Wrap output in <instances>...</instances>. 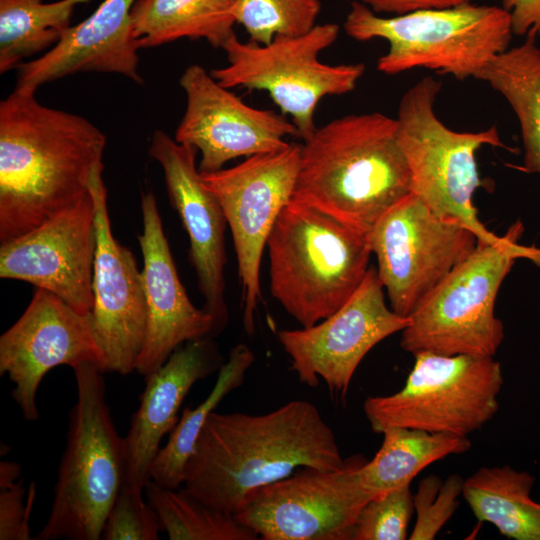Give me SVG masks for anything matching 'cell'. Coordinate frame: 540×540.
I'll return each mask as SVG.
<instances>
[{
    "label": "cell",
    "mask_w": 540,
    "mask_h": 540,
    "mask_svg": "<svg viewBox=\"0 0 540 540\" xmlns=\"http://www.w3.org/2000/svg\"><path fill=\"white\" fill-rule=\"evenodd\" d=\"M104 133L15 88L0 102V242L74 207L103 168Z\"/></svg>",
    "instance_id": "cell-1"
},
{
    "label": "cell",
    "mask_w": 540,
    "mask_h": 540,
    "mask_svg": "<svg viewBox=\"0 0 540 540\" xmlns=\"http://www.w3.org/2000/svg\"><path fill=\"white\" fill-rule=\"evenodd\" d=\"M336 436L319 409L292 400L265 414L212 412L186 463L184 488L235 515L250 492L303 467H343Z\"/></svg>",
    "instance_id": "cell-2"
},
{
    "label": "cell",
    "mask_w": 540,
    "mask_h": 540,
    "mask_svg": "<svg viewBox=\"0 0 540 540\" xmlns=\"http://www.w3.org/2000/svg\"><path fill=\"white\" fill-rule=\"evenodd\" d=\"M303 141L293 201L368 235L412 193L396 118L380 112L346 115Z\"/></svg>",
    "instance_id": "cell-3"
},
{
    "label": "cell",
    "mask_w": 540,
    "mask_h": 540,
    "mask_svg": "<svg viewBox=\"0 0 540 540\" xmlns=\"http://www.w3.org/2000/svg\"><path fill=\"white\" fill-rule=\"evenodd\" d=\"M272 296L302 327L336 312L363 281L368 235L291 200L267 240Z\"/></svg>",
    "instance_id": "cell-4"
},
{
    "label": "cell",
    "mask_w": 540,
    "mask_h": 540,
    "mask_svg": "<svg viewBox=\"0 0 540 540\" xmlns=\"http://www.w3.org/2000/svg\"><path fill=\"white\" fill-rule=\"evenodd\" d=\"M76 401L69 412L66 447L51 510L37 540H99L124 483V442L106 401L103 371L73 368Z\"/></svg>",
    "instance_id": "cell-5"
},
{
    "label": "cell",
    "mask_w": 540,
    "mask_h": 540,
    "mask_svg": "<svg viewBox=\"0 0 540 540\" xmlns=\"http://www.w3.org/2000/svg\"><path fill=\"white\" fill-rule=\"evenodd\" d=\"M346 34L357 41L381 38L387 52L377 69L395 75L417 68L475 78L509 48L511 18L502 6L473 3L382 17L364 3L353 2L345 18Z\"/></svg>",
    "instance_id": "cell-6"
},
{
    "label": "cell",
    "mask_w": 540,
    "mask_h": 540,
    "mask_svg": "<svg viewBox=\"0 0 540 540\" xmlns=\"http://www.w3.org/2000/svg\"><path fill=\"white\" fill-rule=\"evenodd\" d=\"M523 231L518 220L498 243L478 242L409 316L402 349L413 355L494 357L505 337L504 325L495 315L502 282L517 259H528L540 268V248L518 242Z\"/></svg>",
    "instance_id": "cell-7"
},
{
    "label": "cell",
    "mask_w": 540,
    "mask_h": 540,
    "mask_svg": "<svg viewBox=\"0 0 540 540\" xmlns=\"http://www.w3.org/2000/svg\"><path fill=\"white\" fill-rule=\"evenodd\" d=\"M441 87L437 79L424 77L399 102L398 141L409 165L411 191L440 218L470 229L478 242L498 243L502 236L481 223L473 203L482 186L476 152L485 145H505L495 125L477 132L447 127L435 112Z\"/></svg>",
    "instance_id": "cell-8"
},
{
    "label": "cell",
    "mask_w": 540,
    "mask_h": 540,
    "mask_svg": "<svg viewBox=\"0 0 540 540\" xmlns=\"http://www.w3.org/2000/svg\"><path fill=\"white\" fill-rule=\"evenodd\" d=\"M339 25L317 24L299 36H276L269 44L242 42L233 35L222 47L228 64L210 71L226 88L268 92L303 140L316 130L315 110L325 96L353 91L365 72L363 63L330 65L319 55L338 38Z\"/></svg>",
    "instance_id": "cell-9"
},
{
    "label": "cell",
    "mask_w": 540,
    "mask_h": 540,
    "mask_svg": "<svg viewBox=\"0 0 540 540\" xmlns=\"http://www.w3.org/2000/svg\"><path fill=\"white\" fill-rule=\"evenodd\" d=\"M414 358L399 391L366 398L363 410L375 433L405 427L467 436L495 416L503 374L494 357L419 352Z\"/></svg>",
    "instance_id": "cell-10"
},
{
    "label": "cell",
    "mask_w": 540,
    "mask_h": 540,
    "mask_svg": "<svg viewBox=\"0 0 540 540\" xmlns=\"http://www.w3.org/2000/svg\"><path fill=\"white\" fill-rule=\"evenodd\" d=\"M368 238L390 308L403 317H409L478 244L470 229L440 218L413 193L385 213Z\"/></svg>",
    "instance_id": "cell-11"
},
{
    "label": "cell",
    "mask_w": 540,
    "mask_h": 540,
    "mask_svg": "<svg viewBox=\"0 0 540 540\" xmlns=\"http://www.w3.org/2000/svg\"><path fill=\"white\" fill-rule=\"evenodd\" d=\"M362 455L343 467H303L253 490L236 519L263 540H353L362 507L371 500L360 477Z\"/></svg>",
    "instance_id": "cell-12"
},
{
    "label": "cell",
    "mask_w": 540,
    "mask_h": 540,
    "mask_svg": "<svg viewBox=\"0 0 540 540\" xmlns=\"http://www.w3.org/2000/svg\"><path fill=\"white\" fill-rule=\"evenodd\" d=\"M301 146L247 157L240 164L214 172H200L215 195L229 224L242 283L243 323L254 331L259 299L260 264L270 232L291 201L300 163Z\"/></svg>",
    "instance_id": "cell-13"
},
{
    "label": "cell",
    "mask_w": 540,
    "mask_h": 540,
    "mask_svg": "<svg viewBox=\"0 0 540 540\" xmlns=\"http://www.w3.org/2000/svg\"><path fill=\"white\" fill-rule=\"evenodd\" d=\"M377 270L369 268L352 296L333 314L277 336L300 382L315 387L320 379L331 393L344 398L366 354L410 323L389 308Z\"/></svg>",
    "instance_id": "cell-14"
},
{
    "label": "cell",
    "mask_w": 540,
    "mask_h": 540,
    "mask_svg": "<svg viewBox=\"0 0 540 540\" xmlns=\"http://www.w3.org/2000/svg\"><path fill=\"white\" fill-rule=\"evenodd\" d=\"M83 364L106 372L90 314L78 313L57 295L36 288L24 313L0 336V375L14 384L11 396L24 419L39 418L37 393L51 369Z\"/></svg>",
    "instance_id": "cell-15"
},
{
    "label": "cell",
    "mask_w": 540,
    "mask_h": 540,
    "mask_svg": "<svg viewBox=\"0 0 540 540\" xmlns=\"http://www.w3.org/2000/svg\"><path fill=\"white\" fill-rule=\"evenodd\" d=\"M186 109L175 140L201 153L200 172H214L235 158L283 149L284 138L299 136L292 121L273 110L244 103L198 64L182 73Z\"/></svg>",
    "instance_id": "cell-16"
},
{
    "label": "cell",
    "mask_w": 540,
    "mask_h": 540,
    "mask_svg": "<svg viewBox=\"0 0 540 540\" xmlns=\"http://www.w3.org/2000/svg\"><path fill=\"white\" fill-rule=\"evenodd\" d=\"M96 241V207L89 193L74 207L1 243L0 277L47 290L89 315Z\"/></svg>",
    "instance_id": "cell-17"
},
{
    "label": "cell",
    "mask_w": 540,
    "mask_h": 540,
    "mask_svg": "<svg viewBox=\"0 0 540 540\" xmlns=\"http://www.w3.org/2000/svg\"><path fill=\"white\" fill-rule=\"evenodd\" d=\"M102 170L95 172L90 184L97 238L90 319L106 359V371L125 376L136 371L144 345L146 300L142 274L133 253L112 233Z\"/></svg>",
    "instance_id": "cell-18"
},
{
    "label": "cell",
    "mask_w": 540,
    "mask_h": 540,
    "mask_svg": "<svg viewBox=\"0 0 540 540\" xmlns=\"http://www.w3.org/2000/svg\"><path fill=\"white\" fill-rule=\"evenodd\" d=\"M197 152L161 130L153 133L149 147L150 156L163 170L170 202L188 234L189 259L205 301L204 309L214 317L220 332L228 321L224 298L227 220L196 167Z\"/></svg>",
    "instance_id": "cell-19"
},
{
    "label": "cell",
    "mask_w": 540,
    "mask_h": 540,
    "mask_svg": "<svg viewBox=\"0 0 540 540\" xmlns=\"http://www.w3.org/2000/svg\"><path fill=\"white\" fill-rule=\"evenodd\" d=\"M143 232L138 242L147 310L144 345L136 371L147 376L181 345L218 333L214 317L189 299L177 273L153 193L142 195Z\"/></svg>",
    "instance_id": "cell-20"
},
{
    "label": "cell",
    "mask_w": 540,
    "mask_h": 540,
    "mask_svg": "<svg viewBox=\"0 0 540 540\" xmlns=\"http://www.w3.org/2000/svg\"><path fill=\"white\" fill-rule=\"evenodd\" d=\"M135 1L103 0L55 46L18 67L16 88L36 92L43 84L80 72L115 73L143 84L137 55L141 47L132 23Z\"/></svg>",
    "instance_id": "cell-21"
},
{
    "label": "cell",
    "mask_w": 540,
    "mask_h": 540,
    "mask_svg": "<svg viewBox=\"0 0 540 540\" xmlns=\"http://www.w3.org/2000/svg\"><path fill=\"white\" fill-rule=\"evenodd\" d=\"M224 364L212 337L189 341L145 376L138 409L124 442V483L144 488L164 435L177 424L181 404L192 386Z\"/></svg>",
    "instance_id": "cell-22"
},
{
    "label": "cell",
    "mask_w": 540,
    "mask_h": 540,
    "mask_svg": "<svg viewBox=\"0 0 540 540\" xmlns=\"http://www.w3.org/2000/svg\"><path fill=\"white\" fill-rule=\"evenodd\" d=\"M535 477L509 465L482 467L464 480L462 496L479 521L515 540H540V502L531 498Z\"/></svg>",
    "instance_id": "cell-23"
},
{
    "label": "cell",
    "mask_w": 540,
    "mask_h": 540,
    "mask_svg": "<svg viewBox=\"0 0 540 540\" xmlns=\"http://www.w3.org/2000/svg\"><path fill=\"white\" fill-rule=\"evenodd\" d=\"M236 0H136L134 35L141 48L181 38L205 39L221 48L233 36Z\"/></svg>",
    "instance_id": "cell-24"
},
{
    "label": "cell",
    "mask_w": 540,
    "mask_h": 540,
    "mask_svg": "<svg viewBox=\"0 0 540 540\" xmlns=\"http://www.w3.org/2000/svg\"><path fill=\"white\" fill-rule=\"evenodd\" d=\"M537 35L495 56L477 75L509 103L519 122L523 167L540 173V47Z\"/></svg>",
    "instance_id": "cell-25"
},
{
    "label": "cell",
    "mask_w": 540,
    "mask_h": 540,
    "mask_svg": "<svg viewBox=\"0 0 540 540\" xmlns=\"http://www.w3.org/2000/svg\"><path fill=\"white\" fill-rule=\"evenodd\" d=\"M382 434L380 449L360 468L361 482L371 499L410 485L427 466L471 448L467 436L405 427L388 428Z\"/></svg>",
    "instance_id": "cell-26"
},
{
    "label": "cell",
    "mask_w": 540,
    "mask_h": 540,
    "mask_svg": "<svg viewBox=\"0 0 540 540\" xmlns=\"http://www.w3.org/2000/svg\"><path fill=\"white\" fill-rule=\"evenodd\" d=\"M254 360L253 351L245 344H237L230 350L228 360L219 369L208 396L194 409H183L167 443L160 448L153 462L151 480L170 489L180 488L184 484L186 463L209 415L227 395L243 384Z\"/></svg>",
    "instance_id": "cell-27"
},
{
    "label": "cell",
    "mask_w": 540,
    "mask_h": 540,
    "mask_svg": "<svg viewBox=\"0 0 540 540\" xmlns=\"http://www.w3.org/2000/svg\"><path fill=\"white\" fill-rule=\"evenodd\" d=\"M90 0H0V73L51 49L71 26L75 8Z\"/></svg>",
    "instance_id": "cell-28"
},
{
    "label": "cell",
    "mask_w": 540,
    "mask_h": 540,
    "mask_svg": "<svg viewBox=\"0 0 540 540\" xmlns=\"http://www.w3.org/2000/svg\"><path fill=\"white\" fill-rule=\"evenodd\" d=\"M144 492L158 515L162 531L166 532L170 540L259 539L235 515L214 509L184 487L165 488L150 480Z\"/></svg>",
    "instance_id": "cell-29"
},
{
    "label": "cell",
    "mask_w": 540,
    "mask_h": 540,
    "mask_svg": "<svg viewBox=\"0 0 540 540\" xmlns=\"http://www.w3.org/2000/svg\"><path fill=\"white\" fill-rule=\"evenodd\" d=\"M320 0H236L234 17L250 41L269 44L276 36H299L316 24Z\"/></svg>",
    "instance_id": "cell-30"
},
{
    "label": "cell",
    "mask_w": 540,
    "mask_h": 540,
    "mask_svg": "<svg viewBox=\"0 0 540 540\" xmlns=\"http://www.w3.org/2000/svg\"><path fill=\"white\" fill-rule=\"evenodd\" d=\"M413 495L410 485L369 500L360 510L353 540H404L411 520Z\"/></svg>",
    "instance_id": "cell-31"
},
{
    "label": "cell",
    "mask_w": 540,
    "mask_h": 540,
    "mask_svg": "<svg viewBox=\"0 0 540 540\" xmlns=\"http://www.w3.org/2000/svg\"><path fill=\"white\" fill-rule=\"evenodd\" d=\"M464 479L457 474L445 480L435 475L422 479L413 495L416 523L410 540H433L459 506Z\"/></svg>",
    "instance_id": "cell-32"
},
{
    "label": "cell",
    "mask_w": 540,
    "mask_h": 540,
    "mask_svg": "<svg viewBox=\"0 0 540 540\" xmlns=\"http://www.w3.org/2000/svg\"><path fill=\"white\" fill-rule=\"evenodd\" d=\"M144 488L127 483L121 486L106 518L101 539L158 540L160 520L144 499Z\"/></svg>",
    "instance_id": "cell-33"
},
{
    "label": "cell",
    "mask_w": 540,
    "mask_h": 540,
    "mask_svg": "<svg viewBox=\"0 0 540 540\" xmlns=\"http://www.w3.org/2000/svg\"><path fill=\"white\" fill-rule=\"evenodd\" d=\"M0 540H30V515L36 497L35 482H31L26 504L23 479L0 489Z\"/></svg>",
    "instance_id": "cell-34"
},
{
    "label": "cell",
    "mask_w": 540,
    "mask_h": 540,
    "mask_svg": "<svg viewBox=\"0 0 540 540\" xmlns=\"http://www.w3.org/2000/svg\"><path fill=\"white\" fill-rule=\"evenodd\" d=\"M501 3L510 15L513 34L540 32V0H501Z\"/></svg>",
    "instance_id": "cell-35"
},
{
    "label": "cell",
    "mask_w": 540,
    "mask_h": 540,
    "mask_svg": "<svg viewBox=\"0 0 540 540\" xmlns=\"http://www.w3.org/2000/svg\"><path fill=\"white\" fill-rule=\"evenodd\" d=\"M376 13L405 14L419 10L443 9L472 3V0H359Z\"/></svg>",
    "instance_id": "cell-36"
},
{
    "label": "cell",
    "mask_w": 540,
    "mask_h": 540,
    "mask_svg": "<svg viewBox=\"0 0 540 540\" xmlns=\"http://www.w3.org/2000/svg\"><path fill=\"white\" fill-rule=\"evenodd\" d=\"M21 475V466L16 462L1 461L0 463V489L16 483Z\"/></svg>",
    "instance_id": "cell-37"
}]
</instances>
